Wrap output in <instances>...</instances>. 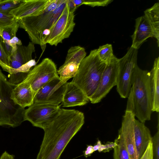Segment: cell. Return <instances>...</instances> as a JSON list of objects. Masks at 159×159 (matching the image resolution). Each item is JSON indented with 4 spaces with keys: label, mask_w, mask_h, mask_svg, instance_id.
Returning <instances> with one entry per match:
<instances>
[{
    "label": "cell",
    "mask_w": 159,
    "mask_h": 159,
    "mask_svg": "<svg viewBox=\"0 0 159 159\" xmlns=\"http://www.w3.org/2000/svg\"><path fill=\"white\" fill-rule=\"evenodd\" d=\"M84 123L83 113L61 109L58 115L43 129L44 136L36 159H59Z\"/></svg>",
    "instance_id": "6da1fadb"
},
{
    "label": "cell",
    "mask_w": 159,
    "mask_h": 159,
    "mask_svg": "<svg viewBox=\"0 0 159 159\" xmlns=\"http://www.w3.org/2000/svg\"><path fill=\"white\" fill-rule=\"evenodd\" d=\"M128 98L126 111L131 112L141 122L150 120L152 100L149 71L141 69L137 65L133 72Z\"/></svg>",
    "instance_id": "7a4b0ae2"
},
{
    "label": "cell",
    "mask_w": 159,
    "mask_h": 159,
    "mask_svg": "<svg viewBox=\"0 0 159 159\" xmlns=\"http://www.w3.org/2000/svg\"><path fill=\"white\" fill-rule=\"evenodd\" d=\"M67 0H49L42 13L18 20L19 27L26 31L32 42L40 45L43 52L46 47L43 41V33L46 30L49 31L59 18L66 6Z\"/></svg>",
    "instance_id": "3957f363"
},
{
    "label": "cell",
    "mask_w": 159,
    "mask_h": 159,
    "mask_svg": "<svg viewBox=\"0 0 159 159\" xmlns=\"http://www.w3.org/2000/svg\"><path fill=\"white\" fill-rule=\"evenodd\" d=\"M106 65L98 58L97 49L92 50L80 63L71 82L81 89L89 99L97 89Z\"/></svg>",
    "instance_id": "277c9868"
},
{
    "label": "cell",
    "mask_w": 159,
    "mask_h": 159,
    "mask_svg": "<svg viewBox=\"0 0 159 159\" xmlns=\"http://www.w3.org/2000/svg\"><path fill=\"white\" fill-rule=\"evenodd\" d=\"M15 85L11 84L1 71L0 73V126L12 128L24 121L25 108L16 104L11 98Z\"/></svg>",
    "instance_id": "5b68a950"
},
{
    "label": "cell",
    "mask_w": 159,
    "mask_h": 159,
    "mask_svg": "<svg viewBox=\"0 0 159 159\" xmlns=\"http://www.w3.org/2000/svg\"><path fill=\"white\" fill-rule=\"evenodd\" d=\"M138 50L130 47L122 58L119 59L116 89L120 97L128 98L132 86L133 72L137 64Z\"/></svg>",
    "instance_id": "8992f818"
},
{
    "label": "cell",
    "mask_w": 159,
    "mask_h": 159,
    "mask_svg": "<svg viewBox=\"0 0 159 159\" xmlns=\"http://www.w3.org/2000/svg\"><path fill=\"white\" fill-rule=\"evenodd\" d=\"M67 2L61 14L49 30L48 34L43 38L45 45L57 46L69 38L73 31L75 25L74 11L70 9Z\"/></svg>",
    "instance_id": "52a82bcc"
},
{
    "label": "cell",
    "mask_w": 159,
    "mask_h": 159,
    "mask_svg": "<svg viewBox=\"0 0 159 159\" xmlns=\"http://www.w3.org/2000/svg\"><path fill=\"white\" fill-rule=\"evenodd\" d=\"M57 71L54 62L49 58H45L31 70L22 82L30 85L34 98L42 87L58 75Z\"/></svg>",
    "instance_id": "ba28073f"
},
{
    "label": "cell",
    "mask_w": 159,
    "mask_h": 159,
    "mask_svg": "<svg viewBox=\"0 0 159 159\" xmlns=\"http://www.w3.org/2000/svg\"><path fill=\"white\" fill-rule=\"evenodd\" d=\"M61 109L59 105L34 103L25 109L24 121H28L33 126L43 129L58 115Z\"/></svg>",
    "instance_id": "9c48e42d"
},
{
    "label": "cell",
    "mask_w": 159,
    "mask_h": 159,
    "mask_svg": "<svg viewBox=\"0 0 159 159\" xmlns=\"http://www.w3.org/2000/svg\"><path fill=\"white\" fill-rule=\"evenodd\" d=\"M118 70L119 59L115 56L106 65L97 89L89 99L92 103L100 102L111 89L116 85Z\"/></svg>",
    "instance_id": "30bf717a"
},
{
    "label": "cell",
    "mask_w": 159,
    "mask_h": 159,
    "mask_svg": "<svg viewBox=\"0 0 159 159\" xmlns=\"http://www.w3.org/2000/svg\"><path fill=\"white\" fill-rule=\"evenodd\" d=\"M66 82L58 75L43 85L37 92L34 103H43L59 105L62 102Z\"/></svg>",
    "instance_id": "8fae6325"
},
{
    "label": "cell",
    "mask_w": 159,
    "mask_h": 159,
    "mask_svg": "<svg viewBox=\"0 0 159 159\" xmlns=\"http://www.w3.org/2000/svg\"><path fill=\"white\" fill-rule=\"evenodd\" d=\"M135 119V116L131 112L125 111L119 131V134L123 139L131 159H138L134 139Z\"/></svg>",
    "instance_id": "7c38bea8"
},
{
    "label": "cell",
    "mask_w": 159,
    "mask_h": 159,
    "mask_svg": "<svg viewBox=\"0 0 159 159\" xmlns=\"http://www.w3.org/2000/svg\"><path fill=\"white\" fill-rule=\"evenodd\" d=\"M49 0H23L19 6L10 13L17 20L29 16L38 15L43 12Z\"/></svg>",
    "instance_id": "4fadbf2b"
},
{
    "label": "cell",
    "mask_w": 159,
    "mask_h": 159,
    "mask_svg": "<svg viewBox=\"0 0 159 159\" xmlns=\"http://www.w3.org/2000/svg\"><path fill=\"white\" fill-rule=\"evenodd\" d=\"M89 101L84 93L71 82H67L61 105L63 107L81 106Z\"/></svg>",
    "instance_id": "5bb4252c"
},
{
    "label": "cell",
    "mask_w": 159,
    "mask_h": 159,
    "mask_svg": "<svg viewBox=\"0 0 159 159\" xmlns=\"http://www.w3.org/2000/svg\"><path fill=\"white\" fill-rule=\"evenodd\" d=\"M17 50L9 57L10 75L13 74L16 70L33 59L32 55L35 51L34 44L31 42L27 46L17 45Z\"/></svg>",
    "instance_id": "9a60e30c"
},
{
    "label": "cell",
    "mask_w": 159,
    "mask_h": 159,
    "mask_svg": "<svg viewBox=\"0 0 159 159\" xmlns=\"http://www.w3.org/2000/svg\"><path fill=\"white\" fill-rule=\"evenodd\" d=\"M153 37L152 30L145 16L143 15L136 19L135 30L131 36V47L138 50L148 38Z\"/></svg>",
    "instance_id": "2e32d148"
},
{
    "label": "cell",
    "mask_w": 159,
    "mask_h": 159,
    "mask_svg": "<svg viewBox=\"0 0 159 159\" xmlns=\"http://www.w3.org/2000/svg\"><path fill=\"white\" fill-rule=\"evenodd\" d=\"M135 143L138 159L145 151L152 137L149 129L144 123L135 119L134 126Z\"/></svg>",
    "instance_id": "e0dca14e"
},
{
    "label": "cell",
    "mask_w": 159,
    "mask_h": 159,
    "mask_svg": "<svg viewBox=\"0 0 159 159\" xmlns=\"http://www.w3.org/2000/svg\"><path fill=\"white\" fill-rule=\"evenodd\" d=\"M11 98L16 104L24 108L34 103V97L31 87L23 82L15 85L11 92Z\"/></svg>",
    "instance_id": "ac0fdd59"
},
{
    "label": "cell",
    "mask_w": 159,
    "mask_h": 159,
    "mask_svg": "<svg viewBox=\"0 0 159 159\" xmlns=\"http://www.w3.org/2000/svg\"><path fill=\"white\" fill-rule=\"evenodd\" d=\"M150 84L152 92V111H159V57L156 58L151 70L149 71Z\"/></svg>",
    "instance_id": "d6986e66"
},
{
    "label": "cell",
    "mask_w": 159,
    "mask_h": 159,
    "mask_svg": "<svg viewBox=\"0 0 159 159\" xmlns=\"http://www.w3.org/2000/svg\"><path fill=\"white\" fill-rule=\"evenodd\" d=\"M144 16L149 22L152 30L153 37L157 39L159 47V3L157 2L144 11Z\"/></svg>",
    "instance_id": "ffe728a7"
},
{
    "label": "cell",
    "mask_w": 159,
    "mask_h": 159,
    "mask_svg": "<svg viewBox=\"0 0 159 159\" xmlns=\"http://www.w3.org/2000/svg\"><path fill=\"white\" fill-rule=\"evenodd\" d=\"M79 65L74 62L63 64L57 71L61 80L66 82L69 79L73 78L77 72Z\"/></svg>",
    "instance_id": "44dd1931"
},
{
    "label": "cell",
    "mask_w": 159,
    "mask_h": 159,
    "mask_svg": "<svg viewBox=\"0 0 159 159\" xmlns=\"http://www.w3.org/2000/svg\"><path fill=\"white\" fill-rule=\"evenodd\" d=\"M86 53L84 48L79 46H73L68 50L64 64L74 62L80 64L85 57Z\"/></svg>",
    "instance_id": "7402d4cb"
},
{
    "label": "cell",
    "mask_w": 159,
    "mask_h": 159,
    "mask_svg": "<svg viewBox=\"0 0 159 159\" xmlns=\"http://www.w3.org/2000/svg\"><path fill=\"white\" fill-rule=\"evenodd\" d=\"M114 142L116 145L114 148L113 159H131L123 139L120 134H118Z\"/></svg>",
    "instance_id": "603a6c76"
},
{
    "label": "cell",
    "mask_w": 159,
    "mask_h": 159,
    "mask_svg": "<svg viewBox=\"0 0 159 159\" xmlns=\"http://www.w3.org/2000/svg\"><path fill=\"white\" fill-rule=\"evenodd\" d=\"M97 53L100 60L106 64L109 63L115 56L112 45L109 44L100 46L97 49Z\"/></svg>",
    "instance_id": "cb8c5ba5"
},
{
    "label": "cell",
    "mask_w": 159,
    "mask_h": 159,
    "mask_svg": "<svg viewBox=\"0 0 159 159\" xmlns=\"http://www.w3.org/2000/svg\"><path fill=\"white\" fill-rule=\"evenodd\" d=\"M23 0H0V12L10 13L18 7Z\"/></svg>",
    "instance_id": "d4e9b609"
},
{
    "label": "cell",
    "mask_w": 159,
    "mask_h": 159,
    "mask_svg": "<svg viewBox=\"0 0 159 159\" xmlns=\"http://www.w3.org/2000/svg\"><path fill=\"white\" fill-rule=\"evenodd\" d=\"M77 8L84 4L93 7L96 6L104 7L111 2L112 0H72Z\"/></svg>",
    "instance_id": "484cf974"
},
{
    "label": "cell",
    "mask_w": 159,
    "mask_h": 159,
    "mask_svg": "<svg viewBox=\"0 0 159 159\" xmlns=\"http://www.w3.org/2000/svg\"><path fill=\"white\" fill-rule=\"evenodd\" d=\"M2 41V38L0 36V66L3 70L9 73L11 70L9 57L3 48Z\"/></svg>",
    "instance_id": "4316f807"
},
{
    "label": "cell",
    "mask_w": 159,
    "mask_h": 159,
    "mask_svg": "<svg viewBox=\"0 0 159 159\" xmlns=\"http://www.w3.org/2000/svg\"><path fill=\"white\" fill-rule=\"evenodd\" d=\"M18 22V20L10 13L0 12V29L3 30Z\"/></svg>",
    "instance_id": "83f0119b"
},
{
    "label": "cell",
    "mask_w": 159,
    "mask_h": 159,
    "mask_svg": "<svg viewBox=\"0 0 159 159\" xmlns=\"http://www.w3.org/2000/svg\"><path fill=\"white\" fill-rule=\"evenodd\" d=\"M19 27V25L17 22L11 26L2 30L1 37L3 40L8 41L16 36V33Z\"/></svg>",
    "instance_id": "f1b7e54d"
},
{
    "label": "cell",
    "mask_w": 159,
    "mask_h": 159,
    "mask_svg": "<svg viewBox=\"0 0 159 159\" xmlns=\"http://www.w3.org/2000/svg\"><path fill=\"white\" fill-rule=\"evenodd\" d=\"M157 131L152 137V144L154 159H159V120L157 126Z\"/></svg>",
    "instance_id": "f546056e"
},
{
    "label": "cell",
    "mask_w": 159,
    "mask_h": 159,
    "mask_svg": "<svg viewBox=\"0 0 159 159\" xmlns=\"http://www.w3.org/2000/svg\"><path fill=\"white\" fill-rule=\"evenodd\" d=\"M139 159H154L152 141L149 143L145 151Z\"/></svg>",
    "instance_id": "4dcf8cb0"
},
{
    "label": "cell",
    "mask_w": 159,
    "mask_h": 159,
    "mask_svg": "<svg viewBox=\"0 0 159 159\" xmlns=\"http://www.w3.org/2000/svg\"><path fill=\"white\" fill-rule=\"evenodd\" d=\"M116 145V144L115 142H107L105 144H101L98 151L99 152H109L112 149H114Z\"/></svg>",
    "instance_id": "1f68e13d"
},
{
    "label": "cell",
    "mask_w": 159,
    "mask_h": 159,
    "mask_svg": "<svg viewBox=\"0 0 159 159\" xmlns=\"http://www.w3.org/2000/svg\"><path fill=\"white\" fill-rule=\"evenodd\" d=\"M2 45L5 52L9 57L16 50L15 49L11 46L9 44L7 41H4L3 40Z\"/></svg>",
    "instance_id": "d6a6232c"
},
{
    "label": "cell",
    "mask_w": 159,
    "mask_h": 159,
    "mask_svg": "<svg viewBox=\"0 0 159 159\" xmlns=\"http://www.w3.org/2000/svg\"><path fill=\"white\" fill-rule=\"evenodd\" d=\"M8 43L11 46L15 49L17 48V45H22L21 41L16 36H15L9 41H7Z\"/></svg>",
    "instance_id": "836d02e7"
},
{
    "label": "cell",
    "mask_w": 159,
    "mask_h": 159,
    "mask_svg": "<svg viewBox=\"0 0 159 159\" xmlns=\"http://www.w3.org/2000/svg\"><path fill=\"white\" fill-rule=\"evenodd\" d=\"M94 152L93 146L91 145H87V147L85 150L83 152V155L87 158L91 156Z\"/></svg>",
    "instance_id": "e575fe53"
},
{
    "label": "cell",
    "mask_w": 159,
    "mask_h": 159,
    "mask_svg": "<svg viewBox=\"0 0 159 159\" xmlns=\"http://www.w3.org/2000/svg\"><path fill=\"white\" fill-rule=\"evenodd\" d=\"M0 159H15V157L5 151L0 156Z\"/></svg>",
    "instance_id": "d590c367"
},
{
    "label": "cell",
    "mask_w": 159,
    "mask_h": 159,
    "mask_svg": "<svg viewBox=\"0 0 159 159\" xmlns=\"http://www.w3.org/2000/svg\"><path fill=\"white\" fill-rule=\"evenodd\" d=\"M101 144L102 143L101 141L99 140L98 139L96 144L93 146V149L94 152H95L97 151H98L99 148Z\"/></svg>",
    "instance_id": "8d00e7d4"
},
{
    "label": "cell",
    "mask_w": 159,
    "mask_h": 159,
    "mask_svg": "<svg viewBox=\"0 0 159 159\" xmlns=\"http://www.w3.org/2000/svg\"><path fill=\"white\" fill-rule=\"evenodd\" d=\"M2 30L0 29V36L2 37Z\"/></svg>",
    "instance_id": "74e56055"
},
{
    "label": "cell",
    "mask_w": 159,
    "mask_h": 159,
    "mask_svg": "<svg viewBox=\"0 0 159 159\" xmlns=\"http://www.w3.org/2000/svg\"><path fill=\"white\" fill-rule=\"evenodd\" d=\"M1 71H2V70H1V69H0V72H1Z\"/></svg>",
    "instance_id": "f35d334b"
}]
</instances>
